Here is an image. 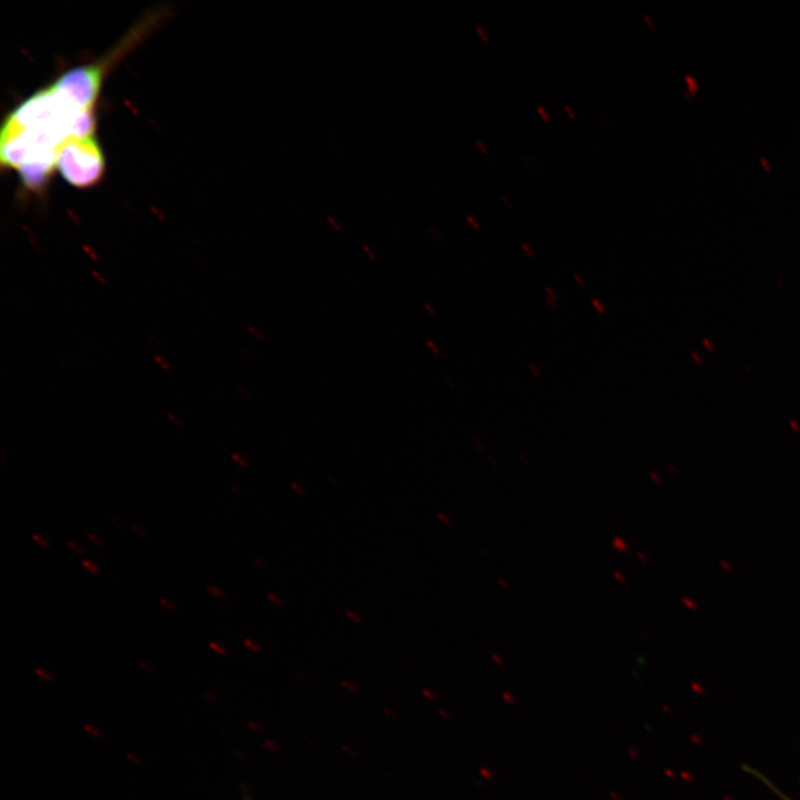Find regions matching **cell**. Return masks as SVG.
I'll use <instances>...</instances> for the list:
<instances>
[{"mask_svg": "<svg viewBox=\"0 0 800 800\" xmlns=\"http://www.w3.org/2000/svg\"><path fill=\"white\" fill-rule=\"evenodd\" d=\"M290 488H291V490H293V491H294L297 494H299V496H304V494H306V489H304V487H303L302 484H300L299 482H297V481H290Z\"/></svg>", "mask_w": 800, "mask_h": 800, "instance_id": "5bb4252c", "label": "cell"}, {"mask_svg": "<svg viewBox=\"0 0 800 800\" xmlns=\"http://www.w3.org/2000/svg\"><path fill=\"white\" fill-rule=\"evenodd\" d=\"M437 518H438L444 526H447V527H449V526L451 524V520H450L449 517H448L446 513H443V512H438V513H437Z\"/></svg>", "mask_w": 800, "mask_h": 800, "instance_id": "44dd1931", "label": "cell"}, {"mask_svg": "<svg viewBox=\"0 0 800 800\" xmlns=\"http://www.w3.org/2000/svg\"><path fill=\"white\" fill-rule=\"evenodd\" d=\"M563 109H564V112H566L567 117H568L570 120L574 121V120L577 119L576 112H574V110L572 109L571 106H569V104L566 103V104L563 106Z\"/></svg>", "mask_w": 800, "mask_h": 800, "instance_id": "ac0fdd59", "label": "cell"}, {"mask_svg": "<svg viewBox=\"0 0 800 800\" xmlns=\"http://www.w3.org/2000/svg\"><path fill=\"white\" fill-rule=\"evenodd\" d=\"M248 330H249L250 333H252V334L256 337V339H260V340L262 339V334H261L260 331H259L258 329H256L254 327L249 326V327H248Z\"/></svg>", "mask_w": 800, "mask_h": 800, "instance_id": "83f0119b", "label": "cell"}, {"mask_svg": "<svg viewBox=\"0 0 800 800\" xmlns=\"http://www.w3.org/2000/svg\"><path fill=\"white\" fill-rule=\"evenodd\" d=\"M780 796H781V798H783L784 800H790L789 798H787V797L783 796V794H780Z\"/></svg>", "mask_w": 800, "mask_h": 800, "instance_id": "c3c4849f", "label": "cell"}, {"mask_svg": "<svg viewBox=\"0 0 800 800\" xmlns=\"http://www.w3.org/2000/svg\"><path fill=\"white\" fill-rule=\"evenodd\" d=\"M472 441H473V443H474V447L478 449V451H480V452H483V451H484L483 443H482L479 439L473 438Z\"/></svg>", "mask_w": 800, "mask_h": 800, "instance_id": "1f68e13d", "label": "cell"}, {"mask_svg": "<svg viewBox=\"0 0 800 800\" xmlns=\"http://www.w3.org/2000/svg\"><path fill=\"white\" fill-rule=\"evenodd\" d=\"M474 30H476L477 36L483 43H486V44L490 43V37H489L487 30L482 26L477 24Z\"/></svg>", "mask_w": 800, "mask_h": 800, "instance_id": "ba28073f", "label": "cell"}, {"mask_svg": "<svg viewBox=\"0 0 800 800\" xmlns=\"http://www.w3.org/2000/svg\"><path fill=\"white\" fill-rule=\"evenodd\" d=\"M498 582H499V584L502 586V588H504V589H508V588H509L508 582L503 581V579L499 578V579H498Z\"/></svg>", "mask_w": 800, "mask_h": 800, "instance_id": "b9f144b4", "label": "cell"}, {"mask_svg": "<svg viewBox=\"0 0 800 800\" xmlns=\"http://www.w3.org/2000/svg\"><path fill=\"white\" fill-rule=\"evenodd\" d=\"M612 576H613V578H614L618 582H620V583H624V582H626V578H624V576H623L621 572H619V571H613V572H612Z\"/></svg>", "mask_w": 800, "mask_h": 800, "instance_id": "484cf974", "label": "cell"}, {"mask_svg": "<svg viewBox=\"0 0 800 800\" xmlns=\"http://www.w3.org/2000/svg\"><path fill=\"white\" fill-rule=\"evenodd\" d=\"M573 278L581 288H586V282L583 281V279L581 278V276L579 273L574 272Z\"/></svg>", "mask_w": 800, "mask_h": 800, "instance_id": "4dcf8cb0", "label": "cell"}, {"mask_svg": "<svg viewBox=\"0 0 800 800\" xmlns=\"http://www.w3.org/2000/svg\"><path fill=\"white\" fill-rule=\"evenodd\" d=\"M328 220L330 223L334 227L336 230H340V226L332 219V217H328Z\"/></svg>", "mask_w": 800, "mask_h": 800, "instance_id": "f35d334b", "label": "cell"}, {"mask_svg": "<svg viewBox=\"0 0 800 800\" xmlns=\"http://www.w3.org/2000/svg\"><path fill=\"white\" fill-rule=\"evenodd\" d=\"M166 416H167V419L169 421H171L176 427H178V428L183 427V422H182L181 418L179 416H177L176 413L169 411L166 413Z\"/></svg>", "mask_w": 800, "mask_h": 800, "instance_id": "30bf717a", "label": "cell"}, {"mask_svg": "<svg viewBox=\"0 0 800 800\" xmlns=\"http://www.w3.org/2000/svg\"><path fill=\"white\" fill-rule=\"evenodd\" d=\"M231 458H232V460H233L238 466H240V467H242V468H246V467L249 466L248 460H247L243 456H241V454H239V453H236V452L232 453V454H231Z\"/></svg>", "mask_w": 800, "mask_h": 800, "instance_id": "8fae6325", "label": "cell"}, {"mask_svg": "<svg viewBox=\"0 0 800 800\" xmlns=\"http://www.w3.org/2000/svg\"><path fill=\"white\" fill-rule=\"evenodd\" d=\"M363 250L369 254V257H370L371 259H374V253H372V252L369 250L368 247L364 246V247H363Z\"/></svg>", "mask_w": 800, "mask_h": 800, "instance_id": "7bdbcfd3", "label": "cell"}, {"mask_svg": "<svg viewBox=\"0 0 800 800\" xmlns=\"http://www.w3.org/2000/svg\"><path fill=\"white\" fill-rule=\"evenodd\" d=\"M546 303H547V306L549 307V309H550L551 311H556V310H557V301H554V300L546 297Z\"/></svg>", "mask_w": 800, "mask_h": 800, "instance_id": "4316f807", "label": "cell"}, {"mask_svg": "<svg viewBox=\"0 0 800 800\" xmlns=\"http://www.w3.org/2000/svg\"><path fill=\"white\" fill-rule=\"evenodd\" d=\"M637 557H638L642 562H646V561H647L646 558L642 556L641 552H637Z\"/></svg>", "mask_w": 800, "mask_h": 800, "instance_id": "f6af8a7d", "label": "cell"}, {"mask_svg": "<svg viewBox=\"0 0 800 800\" xmlns=\"http://www.w3.org/2000/svg\"><path fill=\"white\" fill-rule=\"evenodd\" d=\"M544 291H546L547 298H550V299L557 301L558 296L550 286H546Z\"/></svg>", "mask_w": 800, "mask_h": 800, "instance_id": "7402d4cb", "label": "cell"}, {"mask_svg": "<svg viewBox=\"0 0 800 800\" xmlns=\"http://www.w3.org/2000/svg\"><path fill=\"white\" fill-rule=\"evenodd\" d=\"M612 546H613L614 549L618 550L619 552H627L628 549H629L627 542H626L622 538H620V537H614V538H613V540H612Z\"/></svg>", "mask_w": 800, "mask_h": 800, "instance_id": "8992f818", "label": "cell"}, {"mask_svg": "<svg viewBox=\"0 0 800 800\" xmlns=\"http://www.w3.org/2000/svg\"><path fill=\"white\" fill-rule=\"evenodd\" d=\"M104 167L102 151L93 136L70 138L58 151L56 168L74 187L97 184Z\"/></svg>", "mask_w": 800, "mask_h": 800, "instance_id": "6da1fadb", "label": "cell"}, {"mask_svg": "<svg viewBox=\"0 0 800 800\" xmlns=\"http://www.w3.org/2000/svg\"><path fill=\"white\" fill-rule=\"evenodd\" d=\"M761 162L763 163V166H766L767 170H770V168H769L768 163L764 161V159H761Z\"/></svg>", "mask_w": 800, "mask_h": 800, "instance_id": "bcb514c9", "label": "cell"}, {"mask_svg": "<svg viewBox=\"0 0 800 800\" xmlns=\"http://www.w3.org/2000/svg\"><path fill=\"white\" fill-rule=\"evenodd\" d=\"M132 529H133L134 531H137V532H138L140 536H142V537H146V536H147V534H146V531H144L143 529L139 528L138 524H132Z\"/></svg>", "mask_w": 800, "mask_h": 800, "instance_id": "8d00e7d4", "label": "cell"}, {"mask_svg": "<svg viewBox=\"0 0 800 800\" xmlns=\"http://www.w3.org/2000/svg\"><path fill=\"white\" fill-rule=\"evenodd\" d=\"M536 110H537L538 116L542 119V121L550 122L552 120L551 113L549 112V110L546 107L538 104Z\"/></svg>", "mask_w": 800, "mask_h": 800, "instance_id": "5b68a950", "label": "cell"}, {"mask_svg": "<svg viewBox=\"0 0 800 800\" xmlns=\"http://www.w3.org/2000/svg\"><path fill=\"white\" fill-rule=\"evenodd\" d=\"M153 360L163 371H166V372L171 371V369H172L171 363L163 356L154 354Z\"/></svg>", "mask_w": 800, "mask_h": 800, "instance_id": "3957f363", "label": "cell"}, {"mask_svg": "<svg viewBox=\"0 0 800 800\" xmlns=\"http://www.w3.org/2000/svg\"><path fill=\"white\" fill-rule=\"evenodd\" d=\"M521 249H522V251L524 252V254H526L528 258H534V257H536V252H534L533 248H532L529 243L522 242V243H521Z\"/></svg>", "mask_w": 800, "mask_h": 800, "instance_id": "9a60e30c", "label": "cell"}, {"mask_svg": "<svg viewBox=\"0 0 800 800\" xmlns=\"http://www.w3.org/2000/svg\"><path fill=\"white\" fill-rule=\"evenodd\" d=\"M87 537H88V539H90L94 544H98V546H101V544H102V541L100 540V538L97 537V536H94L93 533H88Z\"/></svg>", "mask_w": 800, "mask_h": 800, "instance_id": "f546056e", "label": "cell"}, {"mask_svg": "<svg viewBox=\"0 0 800 800\" xmlns=\"http://www.w3.org/2000/svg\"><path fill=\"white\" fill-rule=\"evenodd\" d=\"M267 599L269 602H271L273 606L278 608H283L286 606V601L277 593L269 592L267 593Z\"/></svg>", "mask_w": 800, "mask_h": 800, "instance_id": "277c9868", "label": "cell"}, {"mask_svg": "<svg viewBox=\"0 0 800 800\" xmlns=\"http://www.w3.org/2000/svg\"><path fill=\"white\" fill-rule=\"evenodd\" d=\"M424 307H426V309H428V311L430 312L431 316H436V314H437V313L434 312V310L429 306L428 302H424Z\"/></svg>", "mask_w": 800, "mask_h": 800, "instance_id": "ab89813d", "label": "cell"}, {"mask_svg": "<svg viewBox=\"0 0 800 800\" xmlns=\"http://www.w3.org/2000/svg\"><path fill=\"white\" fill-rule=\"evenodd\" d=\"M529 369L531 370V372L533 373V376H534L536 378L542 377L541 371L537 368V366H536L534 363L530 362V363H529Z\"/></svg>", "mask_w": 800, "mask_h": 800, "instance_id": "d4e9b609", "label": "cell"}, {"mask_svg": "<svg viewBox=\"0 0 800 800\" xmlns=\"http://www.w3.org/2000/svg\"><path fill=\"white\" fill-rule=\"evenodd\" d=\"M92 277L101 284V286H108L109 281L106 276H103L98 270H91Z\"/></svg>", "mask_w": 800, "mask_h": 800, "instance_id": "7c38bea8", "label": "cell"}, {"mask_svg": "<svg viewBox=\"0 0 800 800\" xmlns=\"http://www.w3.org/2000/svg\"><path fill=\"white\" fill-rule=\"evenodd\" d=\"M427 344H428V347L433 351L434 354H439V353H440V350H439L438 346H437L434 342H432L431 340H427Z\"/></svg>", "mask_w": 800, "mask_h": 800, "instance_id": "f1b7e54d", "label": "cell"}, {"mask_svg": "<svg viewBox=\"0 0 800 800\" xmlns=\"http://www.w3.org/2000/svg\"><path fill=\"white\" fill-rule=\"evenodd\" d=\"M591 303H592V306L594 307L596 311H597L599 314H604V313H606L607 308H606V306L603 304L602 301H600V300L597 299V298H593V299L591 300Z\"/></svg>", "mask_w": 800, "mask_h": 800, "instance_id": "4fadbf2b", "label": "cell"}, {"mask_svg": "<svg viewBox=\"0 0 800 800\" xmlns=\"http://www.w3.org/2000/svg\"><path fill=\"white\" fill-rule=\"evenodd\" d=\"M82 566L92 573H98L99 569L89 560H82Z\"/></svg>", "mask_w": 800, "mask_h": 800, "instance_id": "d6986e66", "label": "cell"}, {"mask_svg": "<svg viewBox=\"0 0 800 800\" xmlns=\"http://www.w3.org/2000/svg\"><path fill=\"white\" fill-rule=\"evenodd\" d=\"M501 200H502V202L504 203L506 207H508V208L511 207L512 203H511V201L509 200V198H508L506 194H502V196H501Z\"/></svg>", "mask_w": 800, "mask_h": 800, "instance_id": "74e56055", "label": "cell"}, {"mask_svg": "<svg viewBox=\"0 0 800 800\" xmlns=\"http://www.w3.org/2000/svg\"><path fill=\"white\" fill-rule=\"evenodd\" d=\"M210 646H211L214 650H217V651H219V652H223V650H221V648H220L217 643L211 642Z\"/></svg>", "mask_w": 800, "mask_h": 800, "instance_id": "ee69618b", "label": "cell"}, {"mask_svg": "<svg viewBox=\"0 0 800 800\" xmlns=\"http://www.w3.org/2000/svg\"><path fill=\"white\" fill-rule=\"evenodd\" d=\"M68 546H69L70 548H72V549H73L76 552H78V553H81V552H82V548L79 547V546H77V544H76L74 542H72V541H68Z\"/></svg>", "mask_w": 800, "mask_h": 800, "instance_id": "e575fe53", "label": "cell"}, {"mask_svg": "<svg viewBox=\"0 0 800 800\" xmlns=\"http://www.w3.org/2000/svg\"><path fill=\"white\" fill-rule=\"evenodd\" d=\"M467 221L473 230H476V231L480 230V222L478 221V219L476 217H473L472 214H467Z\"/></svg>", "mask_w": 800, "mask_h": 800, "instance_id": "2e32d148", "label": "cell"}, {"mask_svg": "<svg viewBox=\"0 0 800 800\" xmlns=\"http://www.w3.org/2000/svg\"><path fill=\"white\" fill-rule=\"evenodd\" d=\"M207 590L219 599H223L226 597L224 591L217 586L207 584Z\"/></svg>", "mask_w": 800, "mask_h": 800, "instance_id": "9c48e42d", "label": "cell"}, {"mask_svg": "<svg viewBox=\"0 0 800 800\" xmlns=\"http://www.w3.org/2000/svg\"><path fill=\"white\" fill-rule=\"evenodd\" d=\"M32 539L43 548H49V546H50L49 542L44 538L40 537L39 534L32 533Z\"/></svg>", "mask_w": 800, "mask_h": 800, "instance_id": "ffe728a7", "label": "cell"}, {"mask_svg": "<svg viewBox=\"0 0 800 800\" xmlns=\"http://www.w3.org/2000/svg\"><path fill=\"white\" fill-rule=\"evenodd\" d=\"M476 146L482 156H484V157L489 156V149L487 148V146L484 144V142L482 140H479V139L476 140Z\"/></svg>", "mask_w": 800, "mask_h": 800, "instance_id": "e0dca14e", "label": "cell"}, {"mask_svg": "<svg viewBox=\"0 0 800 800\" xmlns=\"http://www.w3.org/2000/svg\"><path fill=\"white\" fill-rule=\"evenodd\" d=\"M687 83L689 84L690 90L693 92L697 89V81L693 77L686 76L684 77Z\"/></svg>", "mask_w": 800, "mask_h": 800, "instance_id": "603a6c76", "label": "cell"}, {"mask_svg": "<svg viewBox=\"0 0 800 800\" xmlns=\"http://www.w3.org/2000/svg\"><path fill=\"white\" fill-rule=\"evenodd\" d=\"M520 458H521V460L523 461V463L528 464V460L526 459V457L523 458V456L520 454Z\"/></svg>", "mask_w": 800, "mask_h": 800, "instance_id": "7dc6e473", "label": "cell"}, {"mask_svg": "<svg viewBox=\"0 0 800 800\" xmlns=\"http://www.w3.org/2000/svg\"><path fill=\"white\" fill-rule=\"evenodd\" d=\"M344 614L347 616V618H348L350 621H352V622L356 623V624H361V622L363 621V618H362V616H361L360 613H358V612H356V611H352V610H350V609H346V610H344Z\"/></svg>", "mask_w": 800, "mask_h": 800, "instance_id": "52a82bcc", "label": "cell"}, {"mask_svg": "<svg viewBox=\"0 0 800 800\" xmlns=\"http://www.w3.org/2000/svg\"><path fill=\"white\" fill-rule=\"evenodd\" d=\"M230 489H231L233 492H236L237 494H241V496L243 494L242 491H241L238 487H236V486H230Z\"/></svg>", "mask_w": 800, "mask_h": 800, "instance_id": "60d3db41", "label": "cell"}, {"mask_svg": "<svg viewBox=\"0 0 800 800\" xmlns=\"http://www.w3.org/2000/svg\"><path fill=\"white\" fill-rule=\"evenodd\" d=\"M159 601H160L167 609H169L170 611H174V610H176V606H174L171 601H169V600H167V599H164V598H160Z\"/></svg>", "mask_w": 800, "mask_h": 800, "instance_id": "cb8c5ba5", "label": "cell"}, {"mask_svg": "<svg viewBox=\"0 0 800 800\" xmlns=\"http://www.w3.org/2000/svg\"><path fill=\"white\" fill-rule=\"evenodd\" d=\"M244 643L252 650H259V646L256 644L252 640L246 639Z\"/></svg>", "mask_w": 800, "mask_h": 800, "instance_id": "836d02e7", "label": "cell"}, {"mask_svg": "<svg viewBox=\"0 0 800 800\" xmlns=\"http://www.w3.org/2000/svg\"><path fill=\"white\" fill-rule=\"evenodd\" d=\"M99 64H86L61 74L51 86L83 111H92L102 80Z\"/></svg>", "mask_w": 800, "mask_h": 800, "instance_id": "7a4b0ae2", "label": "cell"}, {"mask_svg": "<svg viewBox=\"0 0 800 800\" xmlns=\"http://www.w3.org/2000/svg\"><path fill=\"white\" fill-rule=\"evenodd\" d=\"M254 563H256L260 569H262V570H267V569H268V566L264 564V563L261 561V559H259V558H254Z\"/></svg>", "mask_w": 800, "mask_h": 800, "instance_id": "d590c367", "label": "cell"}, {"mask_svg": "<svg viewBox=\"0 0 800 800\" xmlns=\"http://www.w3.org/2000/svg\"><path fill=\"white\" fill-rule=\"evenodd\" d=\"M643 20L646 21L648 28H649L650 30H653V27H654V26H653V22H652L651 18H650L648 14H646V13L643 14Z\"/></svg>", "mask_w": 800, "mask_h": 800, "instance_id": "d6a6232c", "label": "cell"}]
</instances>
